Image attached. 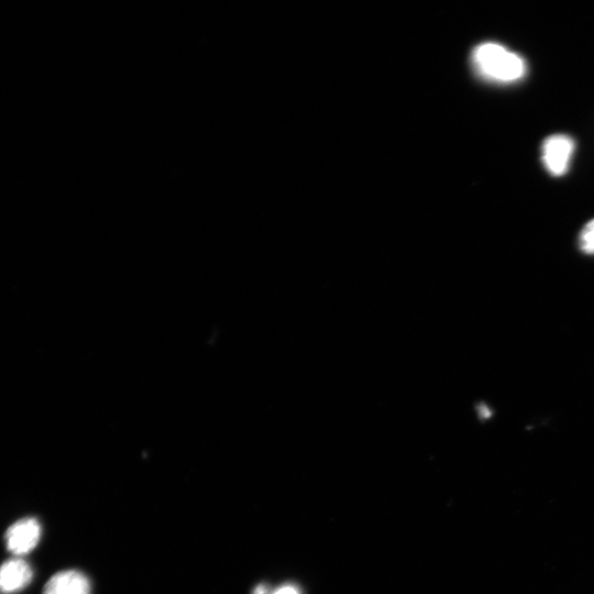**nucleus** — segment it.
Instances as JSON below:
<instances>
[{
    "mask_svg": "<svg viewBox=\"0 0 594 594\" xmlns=\"http://www.w3.org/2000/svg\"><path fill=\"white\" fill-rule=\"evenodd\" d=\"M472 63L483 78L501 84L518 81L527 73L522 56L493 42L477 45L472 53Z\"/></svg>",
    "mask_w": 594,
    "mask_h": 594,
    "instance_id": "nucleus-1",
    "label": "nucleus"
},
{
    "mask_svg": "<svg viewBox=\"0 0 594 594\" xmlns=\"http://www.w3.org/2000/svg\"><path fill=\"white\" fill-rule=\"evenodd\" d=\"M575 143L566 134H552L544 139L541 147L543 166L552 176L566 173Z\"/></svg>",
    "mask_w": 594,
    "mask_h": 594,
    "instance_id": "nucleus-2",
    "label": "nucleus"
},
{
    "mask_svg": "<svg viewBox=\"0 0 594 594\" xmlns=\"http://www.w3.org/2000/svg\"><path fill=\"white\" fill-rule=\"evenodd\" d=\"M42 535L40 521L34 517H24L8 527L4 542L9 552L23 556L31 552L38 543Z\"/></svg>",
    "mask_w": 594,
    "mask_h": 594,
    "instance_id": "nucleus-3",
    "label": "nucleus"
},
{
    "mask_svg": "<svg viewBox=\"0 0 594 594\" xmlns=\"http://www.w3.org/2000/svg\"><path fill=\"white\" fill-rule=\"evenodd\" d=\"M33 579L32 566L21 558H12L0 565V593L14 594L24 590Z\"/></svg>",
    "mask_w": 594,
    "mask_h": 594,
    "instance_id": "nucleus-4",
    "label": "nucleus"
},
{
    "mask_svg": "<svg viewBox=\"0 0 594 594\" xmlns=\"http://www.w3.org/2000/svg\"><path fill=\"white\" fill-rule=\"evenodd\" d=\"M89 579L77 570L59 571L52 575L42 594H90Z\"/></svg>",
    "mask_w": 594,
    "mask_h": 594,
    "instance_id": "nucleus-5",
    "label": "nucleus"
},
{
    "mask_svg": "<svg viewBox=\"0 0 594 594\" xmlns=\"http://www.w3.org/2000/svg\"><path fill=\"white\" fill-rule=\"evenodd\" d=\"M579 248L588 255H594V219L590 220L579 234Z\"/></svg>",
    "mask_w": 594,
    "mask_h": 594,
    "instance_id": "nucleus-6",
    "label": "nucleus"
},
{
    "mask_svg": "<svg viewBox=\"0 0 594 594\" xmlns=\"http://www.w3.org/2000/svg\"><path fill=\"white\" fill-rule=\"evenodd\" d=\"M273 594H300L299 590L293 584L279 586Z\"/></svg>",
    "mask_w": 594,
    "mask_h": 594,
    "instance_id": "nucleus-7",
    "label": "nucleus"
},
{
    "mask_svg": "<svg viewBox=\"0 0 594 594\" xmlns=\"http://www.w3.org/2000/svg\"><path fill=\"white\" fill-rule=\"evenodd\" d=\"M267 593H268L267 586L264 584H260L253 590V594H267Z\"/></svg>",
    "mask_w": 594,
    "mask_h": 594,
    "instance_id": "nucleus-8",
    "label": "nucleus"
}]
</instances>
